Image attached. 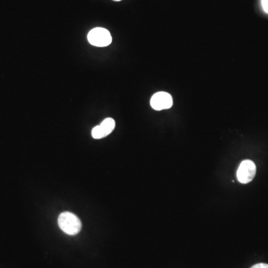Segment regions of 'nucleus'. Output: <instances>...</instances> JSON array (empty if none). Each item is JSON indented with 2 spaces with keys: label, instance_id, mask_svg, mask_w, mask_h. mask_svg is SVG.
I'll return each instance as SVG.
<instances>
[{
  "label": "nucleus",
  "instance_id": "423d86ee",
  "mask_svg": "<svg viewBox=\"0 0 268 268\" xmlns=\"http://www.w3.org/2000/svg\"><path fill=\"white\" fill-rule=\"evenodd\" d=\"M262 5L264 11L268 14V0H262Z\"/></svg>",
  "mask_w": 268,
  "mask_h": 268
},
{
  "label": "nucleus",
  "instance_id": "f257e3e1",
  "mask_svg": "<svg viewBox=\"0 0 268 268\" xmlns=\"http://www.w3.org/2000/svg\"><path fill=\"white\" fill-rule=\"evenodd\" d=\"M58 223L60 230L69 236H75L82 230L81 220L73 213L69 211L62 212L59 215Z\"/></svg>",
  "mask_w": 268,
  "mask_h": 268
},
{
  "label": "nucleus",
  "instance_id": "7ed1b4c3",
  "mask_svg": "<svg viewBox=\"0 0 268 268\" xmlns=\"http://www.w3.org/2000/svg\"><path fill=\"white\" fill-rule=\"evenodd\" d=\"M256 173V166L253 161L246 159L242 161L237 171V179L240 183L247 184L251 182Z\"/></svg>",
  "mask_w": 268,
  "mask_h": 268
},
{
  "label": "nucleus",
  "instance_id": "6e6552de",
  "mask_svg": "<svg viewBox=\"0 0 268 268\" xmlns=\"http://www.w3.org/2000/svg\"><path fill=\"white\" fill-rule=\"evenodd\" d=\"M114 1H121V0H114Z\"/></svg>",
  "mask_w": 268,
  "mask_h": 268
},
{
  "label": "nucleus",
  "instance_id": "39448f33",
  "mask_svg": "<svg viewBox=\"0 0 268 268\" xmlns=\"http://www.w3.org/2000/svg\"><path fill=\"white\" fill-rule=\"evenodd\" d=\"M116 127L115 120L112 118H107L99 124L95 126L92 130V136L95 140L104 138L110 135Z\"/></svg>",
  "mask_w": 268,
  "mask_h": 268
},
{
  "label": "nucleus",
  "instance_id": "20e7f679",
  "mask_svg": "<svg viewBox=\"0 0 268 268\" xmlns=\"http://www.w3.org/2000/svg\"><path fill=\"white\" fill-rule=\"evenodd\" d=\"M172 105H173V98L168 92H156L150 99V106L155 111L169 109Z\"/></svg>",
  "mask_w": 268,
  "mask_h": 268
},
{
  "label": "nucleus",
  "instance_id": "f03ea898",
  "mask_svg": "<svg viewBox=\"0 0 268 268\" xmlns=\"http://www.w3.org/2000/svg\"><path fill=\"white\" fill-rule=\"evenodd\" d=\"M88 41L92 46L105 47L112 43V36L108 30L104 28H95L89 31Z\"/></svg>",
  "mask_w": 268,
  "mask_h": 268
},
{
  "label": "nucleus",
  "instance_id": "0eeeda50",
  "mask_svg": "<svg viewBox=\"0 0 268 268\" xmlns=\"http://www.w3.org/2000/svg\"><path fill=\"white\" fill-rule=\"evenodd\" d=\"M251 268H268V264L259 263L257 264V265H255Z\"/></svg>",
  "mask_w": 268,
  "mask_h": 268
}]
</instances>
